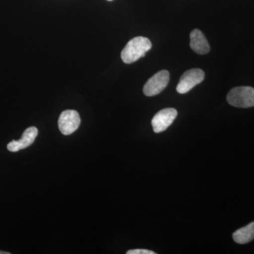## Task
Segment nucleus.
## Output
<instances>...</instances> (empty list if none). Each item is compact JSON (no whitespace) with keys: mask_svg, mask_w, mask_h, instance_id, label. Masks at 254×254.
Masks as SVG:
<instances>
[{"mask_svg":"<svg viewBox=\"0 0 254 254\" xmlns=\"http://www.w3.org/2000/svg\"><path fill=\"white\" fill-rule=\"evenodd\" d=\"M108 1H113V0H108Z\"/></svg>","mask_w":254,"mask_h":254,"instance_id":"obj_12","label":"nucleus"},{"mask_svg":"<svg viewBox=\"0 0 254 254\" xmlns=\"http://www.w3.org/2000/svg\"><path fill=\"white\" fill-rule=\"evenodd\" d=\"M38 130L36 127H31L26 128L23 132L21 139L12 141L8 143L7 149L11 152H17L18 150L28 148L35 141L38 136Z\"/></svg>","mask_w":254,"mask_h":254,"instance_id":"obj_7","label":"nucleus"},{"mask_svg":"<svg viewBox=\"0 0 254 254\" xmlns=\"http://www.w3.org/2000/svg\"><path fill=\"white\" fill-rule=\"evenodd\" d=\"M205 73L200 68H192L188 70L180 78L177 86V91L181 94H185L199 84L204 80Z\"/></svg>","mask_w":254,"mask_h":254,"instance_id":"obj_3","label":"nucleus"},{"mask_svg":"<svg viewBox=\"0 0 254 254\" xmlns=\"http://www.w3.org/2000/svg\"><path fill=\"white\" fill-rule=\"evenodd\" d=\"M229 104L236 108L254 107V88L250 86L235 87L227 96Z\"/></svg>","mask_w":254,"mask_h":254,"instance_id":"obj_2","label":"nucleus"},{"mask_svg":"<svg viewBox=\"0 0 254 254\" xmlns=\"http://www.w3.org/2000/svg\"><path fill=\"white\" fill-rule=\"evenodd\" d=\"M0 254H10V253H9V252H1V251H0Z\"/></svg>","mask_w":254,"mask_h":254,"instance_id":"obj_11","label":"nucleus"},{"mask_svg":"<svg viewBox=\"0 0 254 254\" xmlns=\"http://www.w3.org/2000/svg\"><path fill=\"white\" fill-rule=\"evenodd\" d=\"M80 124L81 118L76 110H65L61 113L58 120L60 131L64 135H70L76 131Z\"/></svg>","mask_w":254,"mask_h":254,"instance_id":"obj_5","label":"nucleus"},{"mask_svg":"<svg viewBox=\"0 0 254 254\" xmlns=\"http://www.w3.org/2000/svg\"><path fill=\"white\" fill-rule=\"evenodd\" d=\"M233 240L237 244L245 245L252 242L254 239V222L247 225V226L239 229L234 232Z\"/></svg>","mask_w":254,"mask_h":254,"instance_id":"obj_9","label":"nucleus"},{"mask_svg":"<svg viewBox=\"0 0 254 254\" xmlns=\"http://www.w3.org/2000/svg\"><path fill=\"white\" fill-rule=\"evenodd\" d=\"M155 252L153 251H149L147 250H129L127 252V254H155Z\"/></svg>","mask_w":254,"mask_h":254,"instance_id":"obj_10","label":"nucleus"},{"mask_svg":"<svg viewBox=\"0 0 254 254\" xmlns=\"http://www.w3.org/2000/svg\"><path fill=\"white\" fill-rule=\"evenodd\" d=\"M190 47L197 54L205 55L210 52V46L204 34L195 29L190 34Z\"/></svg>","mask_w":254,"mask_h":254,"instance_id":"obj_8","label":"nucleus"},{"mask_svg":"<svg viewBox=\"0 0 254 254\" xmlns=\"http://www.w3.org/2000/svg\"><path fill=\"white\" fill-rule=\"evenodd\" d=\"M177 116V111L174 108H165L160 110L153 117L151 124L155 133L165 131Z\"/></svg>","mask_w":254,"mask_h":254,"instance_id":"obj_6","label":"nucleus"},{"mask_svg":"<svg viewBox=\"0 0 254 254\" xmlns=\"http://www.w3.org/2000/svg\"><path fill=\"white\" fill-rule=\"evenodd\" d=\"M152 48L151 42L145 37L138 36L128 42L122 52L121 58L125 64H131L143 58Z\"/></svg>","mask_w":254,"mask_h":254,"instance_id":"obj_1","label":"nucleus"},{"mask_svg":"<svg viewBox=\"0 0 254 254\" xmlns=\"http://www.w3.org/2000/svg\"><path fill=\"white\" fill-rule=\"evenodd\" d=\"M170 81V73L167 70H162L147 81L143 87V93L148 97L154 96L161 93L168 86Z\"/></svg>","mask_w":254,"mask_h":254,"instance_id":"obj_4","label":"nucleus"}]
</instances>
